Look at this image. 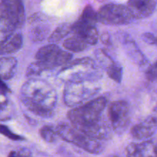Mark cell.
Listing matches in <instances>:
<instances>
[{
  "instance_id": "cell-1",
  "label": "cell",
  "mask_w": 157,
  "mask_h": 157,
  "mask_svg": "<svg viewBox=\"0 0 157 157\" xmlns=\"http://www.w3.org/2000/svg\"><path fill=\"white\" fill-rule=\"evenodd\" d=\"M107 104V99L104 97L94 98L70 110L67 117L71 125L81 133L105 140L110 133V129L104 118Z\"/></svg>"
},
{
  "instance_id": "cell-2",
  "label": "cell",
  "mask_w": 157,
  "mask_h": 157,
  "mask_svg": "<svg viewBox=\"0 0 157 157\" xmlns=\"http://www.w3.org/2000/svg\"><path fill=\"white\" fill-rule=\"evenodd\" d=\"M19 97L28 110L41 117H51L58 101L56 91L48 83L34 78L23 84Z\"/></svg>"
},
{
  "instance_id": "cell-3",
  "label": "cell",
  "mask_w": 157,
  "mask_h": 157,
  "mask_svg": "<svg viewBox=\"0 0 157 157\" xmlns=\"http://www.w3.org/2000/svg\"><path fill=\"white\" fill-rule=\"evenodd\" d=\"M71 53L61 50L57 44H49L41 47L35 54L36 61L28 67L26 77L32 78L41 75L44 71L51 70L61 65H66L72 59Z\"/></svg>"
},
{
  "instance_id": "cell-4",
  "label": "cell",
  "mask_w": 157,
  "mask_h": 157,
  "mask_svg": "<svg viewBox=\"0 0 157 157\" xmlns=\"http://www.w3.org/2000/svg\"><path fill=\"white\" fill-rule=\"evenodd\" d=\"M60 77L67 83L97 81L101 75L91 58H82L70 61L60 71Z\"/></svg>"
},
{
  "instance_id": "cell-5",
  "label": "cell",
  "mask_w": 157,
  "mask_h": 157,
  "mask_svg": "<svg viewBox=\"0 0 157 157\" xmlns=\"http://www.w3.org/2000/svg\"><path fill=\"white\" fill-rule=\"evenodd\" d=\"M58 136L92 154H100L105 149V141L90 137L81 133L72 125L60 124L55 128Z\"/></svg>"
},
{
  "instance_id": "cell-6",
  "label": "cell",
  "mask_w": 157,
  "mask_h": 157,
  "mask_svg": "<svg viewBox=\"0 0 157 157\" xmlns=\"http://www.w3.org/2000/svg\"><path fill=\"white\" fill-rule=\"evenodd\" d=\"M101 89L97 81L67 83L63 93V100L66 105L75 108L89 102Z\"/></svg>"
},
{
  "instance_id": "cell-7",
  "label": "cell",
  "mask_w": 157,
  "mask_h": 157,
  "mask_svg": "<svg viewBox=\"0 0 157 157\" xmlns=\"http://www.w3.org/2000/svg\"><path fill=\"white\" fill-rule=\"evenodd\" d=\"M98 18L99 22L110 25H128L135 19L128 6L115 3L101 6L98 12Z\"/></svg>"
},
{
  "instance_id": "cell-8",
  "label": "cell",
  "mask_w": 157,
  "mask_h": 157,
  "mask_svg": "<svg viewBox=\"0 0 157 157\" xmlns=\"http://www.w3.org/2000/svg\"><path fill=\"white\" fill-rule=\"evenodd\" d=\"M130 106L125 101H116L110 104L108 115L110 126L117 133H124L130 124Z\"/></svg>"
},
{
  "instance_id": "cell-9",
  "label": "cell",
  "mask_w": 157,
  "mask_h": 157,
  "mask_svg": "<svg viewBox=\"0 0 157 157\" xmlns=\"http://www.w3.org/2000/svg\"><path fill=\"white\" fill-rule=\"evenodd\" d=\"M0 18L18 29L25 22V9L22 2L18 0H5L0 2Z\"/></svg>"
},
{
  "instance_id": "cell-10",
  "label": "cell",
  "mask_w": 157,
  "mask_h": 157,
  "mask_svg": "<svg viewBox=\"0 0 157 157\" xmlns=\"http://www.w3.org/2000/svg\"><path fill=\"white\" fill-rule=\"evenodd\" d=\"M127 157H157V140L131 143L126 148Z\"/></svg>"
},
{
  "instance_id": "cell-11",
  "label": "cell",
  "mask_w": 157,
  "mask_h": 157,
  "mask_svg": "<svg viewBox=\"0 0 157 157\" xmlns=\"http://www.w3.org/2000/svg\"><path fill=\"white\" fill-rule=\"evenodd\" d=\"M157 131V117L152 115L142 122L133 126L130 130L132 137L137 140L149 139Z\"/></svg>"
},
{
  "instance_id": "cell-12",
  "label": "cell",
  "mask_w": 157,
  "mask_h": 157,
  "mask_svg": "<svg viewBox=\"0 0 157 157\" xmlns=\"http://www.w3.org/2000/svg\"><path fill=\"white\" fill-rule=\"evenodd\" d=\"M157 2L154 0H130L127 6L135 18H144L151 15L155 11Z\"/></svg>"
},
{
  "instance_id": "cell-13",
  "label": "cell",
  "mask_w": 157,
  "mask_h": 157,
  "mask_svg": "<svg viewBox=\"0 0 157 157\" xmlns=\"http://www.w3.org/2000/svg\"><path fill=\"white\" fill-rule=\"evenodd\" d=\"M16 58L14 57L0 58V79L9 80L14 76L17 67Z\"/></svg>"
},
{
  "instance_id": "cell-14",
  "label": "cell",
  "mask_w": 157,
  "mask_h": 157,
  "mask_svg": "<svg viewBox=\"0 0 157 157\" xmlns=\"http://www.w3.org/2000/svg\"><path fill=\"white\" fill-rule=\"evenodd\" d=\"M23 38L21 33H15L0 46V55H9L18 52L22 46Z\"/></svg>"
},
{
  "instance_id": "cell-15",
  "label": "cell",
  "mask_w": 157,
  "mask_h": 157,
  "mask_svg": "<svg viewBox=\"0 0 157 157\" xmlns=\"http://www.w3.org/2000/svg\"><path fill=\"white\" fill-rule=\"evenodd\" d=\"M63 46L67 51L72 52H83L89 47L82 38L76 35H73L70 38H66L63 42Z\"/></svg>"
},
{
  "instance_id": "cell-16",
  "label": "cell",
  "mask_w": 157,
  "mask_h": 157,
  "mask_svg": "<svg viewBox=\"0 0 157 157\" xmlns=\"http://www.w3.org/2000/svg\"><path fill=\"white\" fill-rule=\"evenodd\" d=\"M78 21L86 25L96 26V23L98 21V12L91 6H87L83 10Z\"/></svg>"
},
{
  "instance_id": "cell-17",
  "label": "cell",
  "mask_w": 157,
  "mask_h": 157,
  "mask_svg": "<svg viewBox=\"0 0 157 157\" xmlns=\"http://www.w3.org/2000/svg\"><path fill=\"white\" fill-rule=\"evenodd\" d=\"M71 32V25H60L48 37V41L51 44H55L67 36Z\"/></svg>"
},
{
  "instance_id": "cell-18",
  "label": "cell",
  "mask_w": 157,
  "mask_h": 157,
  "mask_svg": "<svg viewBox=\"0 0 157 157\" xmlns=\"http://www.w3.org/2000/svg\"><path fill=\"white\" fill-rule=\"evenodd\" d=\"M48 26L47 25H38L33 28L30 32V37L32 41H41L45 39L46 37L48 36L49 33Z\"/></svg>"
},
{
  "instance_id": "cell-19",
  "label": "cell",
  "mask_w": 157,
  "mask_h": 157,
  "mask_svg": "<svg viewBox=\"0 0 157 157\" xmlns=\"http://www.w3.org/2000/svg\"><path fill=\"white\" fill-rule=\"evenodd\" d=\"M107 74L110 78L117 83H121L123 77V69L114 62L107 67Z\"/></svg>"
},
{
  "instance_id": "cell-20",
  "label": "cell",
  "mask_w": 157,
  "mask_h": 157,
  "mask_svg": "<svg viewBox=\"0 0 157 157\" xmlns=\"http://www.w3.org/2000/svg\"><path fill=\"white\" fill-rule=\"evenodd\" d=\"M10 104L9 101L5 98L4 94H1L0 96V121H6L11 119Z\"/></svg>"
},
{
  "instance_id": "cell-21",
  "label": "cell",
  "mask_w": 157,
  "mask_h": 157,
  "mask_svg": "<svg viewBox=\"0 0 157 157\" xmlns=\"http://www.w3.org/2000/svg\"><path fill=\"white\" fill-rule=\"evenodd\" d=\"M39 134L44 141L48 143H52L55 140L57 134L56 130L52 126H44L39 130Z\"/></svg>"
},
{
  "instance_id": "cell-22",
  "label": "cell",
  "mask_w": 157,
  "mask_h": 157,
  "mask_svg": "<svg viewBox=\"0 0 157 157\" xmlns=\"http://www.w3.org/2000/svg\"><path fill=\"white\" fill-rule=\"evenodd\" d=\"M0 133L12 140H25V137L14 133L9 127L3 124H0Z\"/></svg>"
},
{
  "instance_id": "cell-23",
  "label": "cell",
  "mask_w": 157,
  "mask_h": 157,
  "mask_svg": "<svg viewBox=\"0 0 157 157\" xmlns=\"http://www.w3.org/2000/svg\"><path fill=\"white\" fill-rule=\"evenodd\" d=\"M147 78L149 81H157V61L151 67H149L147 71Z\"/></svg>"
},
{
  "instance_id": "cell-24",
  "label": "cell",
  "mask_w": 157,
  "mask_h": 157,
  "mask_svg": "<svg viewBox=\"0 0 157 157\" xmlns=\"http://www.w3.org/2000/svg\"><path fill=\"white\" fill-rule=\"evenodd\" d=\"M143 39H144L146 42L150 43V44H156V38L150 33L144 34V35H143Z\"/></svg>"
},
{
  "instance_id": "cell-25",
  "label": "cell",
  "mask_w": 157,
  "mask_h": 157,
  "mask_svg": "<svg viewBox=\"0 0 157 157\" xmlns=\"http://www.w3.org/2000/svg\"><path fill=\"white\" fill-rule=\"evenodd\" d=\"M9 92H10V89L3 82L2 80L0 79V94L6 95V94L9 93Z\"/></svg>"
},
{
  "instance_id": "cell-26",
  "label": "cell",
  "mask_w": 157,
  "mask_h": 157,
  "mask_svg": "<svg viewBox=\"0 0 157 157\" xmlns=\"http://www.w3.org/2000/svg\"><path fill=\"white\" fill-rule=\"evenodd\" d=\"M8 157H27L24 153L18 151H12L9 153Z\"/></svg>"
},
{
  "instance_id": "cell-27",
  "label": "cell",
  "mask_w": 157,
  "mask_h": 157,
  "mask_svg": "<svg viewBox=\"0 0 157 157\" xmlns=\"http://www.w3.org/2000/svg\"><path fill=\"white\" fill-rule=\"evenodd\" d=\"M101 39L105 44H109L110 43V36L107 34H103L101 37Z\"/></svg>"
},
{
  "instance_id": "cell-28",
  "label": "cell",
  "mask_w": 157,
  "mask_h": 157,
  "mask_svg": "<svg viewBox=\"0 0 157 157\" xmlns=\"http://www.w3.org/2000/svg\"><path fill=\"white\" fill-rule=\"evenodd\" d=\"M153 116L156 117H157V104H156V107H155L154 110H153Z\"/></svg>"
},
{
  "instance_id": "cell-29",
  "label": "cell",
  "mask_w": 157,
  "mask_h": 157,
  "mask_svg": "<svg viewBox=\"0 0 157 157\" xmlns=\"http://www.w3.org/2000/svg\"><path fill=\"white\" fill-rule=\"evenodd\" d=\"M107 157H118V156H115V155H110V156H107Z\"/></svg>"
},
{
  "instance_id": "cell-30",
  "label": "cell",
  "mask_w": 157,
  "mask_h": 157,
  "mask_svg": "<svg viewBox=\"0 0 157 157\" xmlns=\"http://www.w3.org/2000/svg\"><path fill=\"white\" fill-rule=\"evenodd\" d=\"M156 44H157V38H156Z\"/></svg>"
}]
</instances>
